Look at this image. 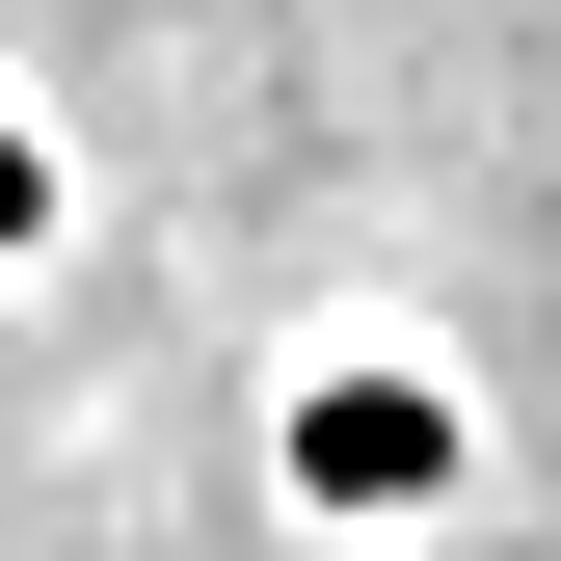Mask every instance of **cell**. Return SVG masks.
I'll use <instances>...</instances> for the list:
<instances>
[{"label":"cell","instance_id":"obj_2","mask_svg":"<svg viewBox=\"0 0 561 561\" xmlns=\"http://www.w3.org/2000/svg\"><path fill=\"white\" fill-rule=\"evenodd\" d=\"M0 241H54V161H27V134H0Z\"/></svg>","mask_w":561,"mask_h":561},{"label":"cell","instance_id":"obj_1","mask_svg":"<svg viewBox=\"0 0 561 561\" xmlns=\"http://www.w3.org/2000/svg\"><path fill=\"white\" fill-rule=\"evenodd\" d=\"M295 455H321V508H428V481H455V401H428V375H375V347H347V375L295 401Z\"/></svg>","mask_w":561,"mask_h":561}]
</instances>
